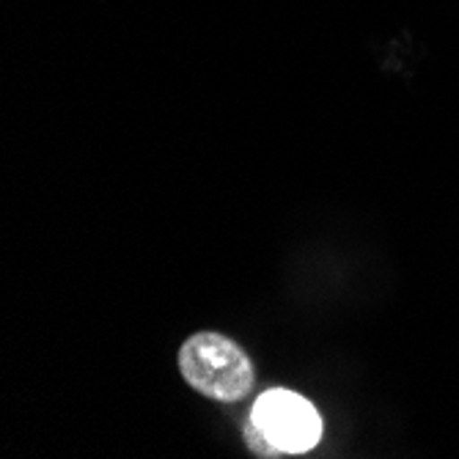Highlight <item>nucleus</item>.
Returning <instances> with one entry per match:
<instances>
[{
  "mask_svg": "<svg viewBox=\"0 0 459 459\" xmlns=\"http://www.w3.org/2000/svg\"><path fill=\"white\" fill-rule=\"evenodd\" d=\"M245 446L254 451L256 456H286V451L283 448H278L259 427H256V421H247L245 424Z\"/></svg>",
  "mask_w": 459,
  "mask_h": 459,
  "instance_id": "3",
  "label": "nucleus"
},
{
  "mask_svg": "<svg viewBox=\"0 0 459 459\" xmlns=\"http://www.w3.org/2000/svg\"><path fill=\"white\" fill-rule=\"evenodd\" d=\"M179 371L195 394L223 404L245 399L256 385L250 355L234 339L212 330H201L182 344Z\"/></svg>",
  "mask_w": 459,
  "mask_h": 459,
  "instance_id": "1",
  "label": "nucleus"
},
{
  "mask_svg": "<svg viewBox=\"0 0 459 459\" xmlns=\"http://www.w3.org/2000/svg\"><path fill=\"white\" fill-rule=\"evenodd\" d=\"M250 421L289 454H303L316 446L322 435V421L314 404L286 388H273L259 396L250 412Z\"/></svg>",
  "mask_w": 459,
  "mask_h": 459,
  "instance_id": "2",
  "label": "nucleus"
}]
</instances>
